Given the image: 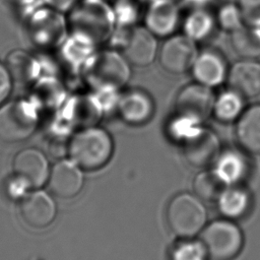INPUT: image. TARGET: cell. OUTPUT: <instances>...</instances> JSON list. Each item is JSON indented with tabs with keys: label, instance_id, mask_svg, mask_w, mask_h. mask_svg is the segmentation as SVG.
I'll use <instances>...</instances> for the list:
<instances>
[{
	"label": "cell",
	"instance_id": "cell-34",
	"mask_svg": "<svg viewBox=\"0 0 260 260\" xmlns=\"http://www.w3.org/2000/svg\"><path fill=\"white\" fill-rule=\"evenodd\" d=\"M12 87V78L5 64L0 63V106L8 98Z\"/></svg>",
	"mask_w": 260,
	"mask_h": 260
},
{
	"label": "cell",
	"instance_id": "cell-27",
	"mask_svg": "<svg viewBox=\"0 0 260 260\" xmlns=\"http://www.w3.org/2000/svg\"><path fill=\"white\" fill-rule=\"evenodd\" d=\"M215 23L213 15L203 7H195L184 19L183 34L196 43L206 39Z\"/></svg>",
	"mask_w": 260,
	"mask_h": 260
},
{
	"label": "cell",
	"instance_id": "cell-5",
	"mask_svg": "<svg viewBox=\"0 0 260 260\" xmlns=\"http://www.w3.org/2000/svg\"><path fill=\"white\" fill-rule=\"evenodd\" d=\"M166 219L171 232L181 239H192L206 225L207 210L196 195L180 193L169 202Z\"/></svg>",
	"mask_w": 260,
	"mask_h": 260
},
{
	"label": "cell",
	"instance_id": "cell-23",
	"mask_svg": "<svg viewBox=\"0 0 260 260\" xmlns=\"http://www.w3.org/2000/svg\"><path fill=\"white\" fill-rule=\"evenodd\" d=\"M249 193L236 185L228 186L217 199L219 212L225 218H239L243 216L250 206Z\"/></svg>",
	"mask_w": 260,
	"mask_h": 260
},
{
	"label": "cell",
	"instance_id": "cell-19",
	"mask_svg": "<svg viewBox=\"0 0 260 260\" xmlns=\"http://www.w3.org/2000/svg\"><path fill=\"white\" fill-rule=\"evenodd\" d=\"M237 140L247 152L260 154V104L244 110L237 120Z\"/></svg>",
	"mask_w": 260,
	"mask_h": 260
},
{
	"label": "cell",
	"instance_id": "cell-24",
	"mask_svg": "<svg viewBox=\"0 0 260 260\" xmlns=\"http://www.w3.org/2000/svg\"><path fill=\"white\" fill-rule=\"evenodd\" d=\"M231 35V44L237 54L245 59L260 55V27L243 24Z\"/></svg>",
	"mask_w": 260,
	"mask_h": 260
},
{
	"label": "cell",
	"instance_id": "cell-1",
	"mask_svg": "<svg viewBox=\"0 0 260 260\" xmlns=\"http://www.w3.org/2000/svg\"><path fill=\"white\" fill-rule=\"evenodd\" d=\"M69 35L98 47L110 41L116 31L114 8L106 0H78L68 11Z\"/></svg>",
	"mask_w": 260,
	"mask_h": 260
},
{
	"label": "cell",
	"instance_id": "cell-35",
	"mask_svg": "<svg viewBox=\"0 0 260 260\" xmlns=\"http://www.w3.org/2000/svg\"><path fill=\"white\" fill-rule=\"evenodd\" d=\"M27 189L28 186L14 175L11 180H8V185L6 186V192L12 198H23L26 195Z\"/></svg>",
	"mask_w": 260,
	"mask_h": 260
},
{
	"label": "cell",
	"instance_id": "cell-11",
	"mask_svg": "<svg viewBox=\"0 0 260 260\" xmlns=\"http://www.w3.org/2000/svg\"><path fill=\"white\" fill-rule=\"evenodd\" d=\"M13 175L28 188H40L49 179V164L44 153L35 148L20 150L13 158Z\"/></svg>",
	"mask_w": 260,
	"mask_h": 260
},
{
	"label": "cell",
	"instance_id": "cell-8",
	"mask_svg": "<svg viewBox=\"0 0 260 260\" xmlns=\"http://www.w3.org/2000/svg\"><path fill=\"white\" fill-rule=\"evenodd\" d=\"M215 96L212 88L198 82L185 85L175 100V115L189 118L202 124L213 113Z\"/></svg>",
	"mask_w": 260,
	"mask_h": 260
},
{
	"label": "cell",
	"instance_id": "cell-10",
	"mask_svg": "<svg viewBox=\"0 0 260 260\" xmlns=\"http://www.w3.org/2000/svg\"><path fill=\"white\" fill-rule=\"evenodd\" d=\"M181 143L185 160L197 169H205L213 165L221 153L217 134L208 128H199Z\"/></svg>",
	"mask_w": 260,
	"mask_h": 260
},
{
	"label": "cell",
	"instance_id": "cell-13",
	"mask_svg": "<svg viewBox=\"0 0 260 260\" xmlns=\"http://www.w3.org/2000/svg\"><path fill=\"white\" fill-rule=\"evenodd\" d=\"M180 21V9L175 0H152L144 14V26L157 38L172 36Z\"/></svg>",
	"mask_w": 260,
	"mask_h": 260
},
{
	"label": "cell",
	"instance_id": "cell-14",
	"mask_svg": "<svg viewBox=\"0 0 260 260\" xmlns=\"http://www.w3.org/2000/svg\"><path fill=\"white\" fill-rule=\"evenodd\" d=\"M19 214L28 226L44 229L53 222L56 216V205L46 192L34 191L21 199Z\"/></svg>",
	"mask_w": 260,
	"mask_h": 260
},
{
	"label": "cell",
	"instance_id": "cell-28",
	"mask_svg": "<svg viewBox=\"0 0 260 260\" xmlns=\"http://www.w3.org/2000/svg\"><path fill=\"white\" fill-rule=\"evenodd\" d=\"M228 185L211 170L199 172L193 180V190L195 195L202 201H217Z\"/></svg>",
	"mask_w": 260,
	"mask_h": 260
},
{
	"label": "cell",
	"instance_id": "cell-12",
	"mask_svg": "<svg viewBox=\"0 0 260 260\" xmlns=\"http://www.w3.org/2000/svg\"><path fill=\"white\" fill-rule=\"evenodd\" d=\"M150 30L143 26H133L124 42V56L137 67L150 65L157 55V41Z\"/></svg>",
	"mask_w": 260,
	"mask_h": 260
},
{
	"label": "cell",
	"instance_id": "cell-39",
	"mask_svg": "<svg viewBox=\"0 0 260 260\" xmlns=\"http://www.w3.org/2000/svg\"><path fill=\"white\" fill-rule=\"evenodd\" d=\"M151 1H152V0H151ZM175 1H176V0H175Z\"/></svg>",
	"mask_w": 260,
	"mask_h": 260
},
{
	"label": "cell",
	"instance_id": "cell-31",
	"mask_svg": "<svg viewBox=\"0 0 260 260\" xmlns=\"http://www.w3.org/2000/svg\"><path fill=\"white\" fill-rule=\"evenodd\" d=\"M215 21L222 30L230 34L241 27L244 20L238 3L229 2L221 5L217 10Z\"/></svg>",
	"mask_w": 260,
	"mask_h": 260
},
{
	"label": "cell",
	"instance_id": "cell-2",
	"mask_svg": "<svg viewBox=\"0 0 260 260\" xmlns=\"http://www.w3.org/2000/svg\"><path fill=\"white\" fill-rule=\"evenodd\" d=\"M81 74L96 91L119 90L131 76L130 63L114 49L94 51L84 63Z\"/></svg>",
	"mask_w": 260,
	"mask_h": 260
},
{
	"label": "cell",
	"instance_id": "cell-26",
	"mask_svg": "<svg viewBox=\"0 0 260 260\" xmlns=\"http://www.w3.org/2000/svg\"><path fill=\"white\" fill-rule=\"evenodd\" d=\"M69 105L74 120H79L78 123L85 128L92 127L104 112V108L96 95H78L72 99Z\"/></svg>",
	"mask_w": 260,
	"mask_h": 260
},
{
	"label": "cell",
	"instance_id": "cell-32",
	"mask_svg": "<svg viewBox=\"0 0 260 260\" xmlns=\"http://www.w3.org/2000/svg\"><path fill=\"white\" fill-rule=\"evenodd\" d=\"M114 8L117 26L133 24L139 15L138 0H117Z\"/></svg>",
	"mask_w": 260,
	"mask_h": 260
},
{
	"label": "cell",
	"instance_id": "cell-22",
	"mask_svg": "<svg viewBox=\"0 0 260 260\" xmlns=\"http://www.w3.org/2000/svg\"><path fill=\"white\" fill-rule=\"evenodd\" d=\"M213 166V171L228 186L236 185L245 177L247 172L244 155L234 150L221 152Z\"/></svg>",
	"mask_w": 260,
	"mask_h": 260
},
{
	"label": "cell",
	"instance_id": "cell-7",
	"mask_svg": "<svg viewBox=\"0 0 260 260\" xmlns=\"http://www.w3.org/2000/svg\"><path fill=\"white\" fill-rule=\"evenodd\" d=\"M37 125L34 105L25 101H14L0 108V139L20 141L27 138Z\"/></svg>",
	"mask_w": 260,
	"mask_h": 260
},
{
	"label": "cell",
	"instance_id": "cell-18",
	"mask_svg": "<svg viewBox=\"0 0 260 260\" xmlns=\"http://www.w3.org/2000/svg\"><path fill=\"white\" fill-rule=\"evenodd\" d=\"M230 88L246 98H254L260 93V63L253 59L236 62L228 72Z\"/></svg>",
	"mask_w": 260,
	"mask_h": 260
},
{
	"label": "cell",
	"instance_id": "cell-33",
	"mask_svg": "<svg viewBox=\"0 0 260 260\" xmlns=\"http://www.w3.org/2000/svg\"><path fill=\"white\" fill-rule=\"evenodd\" d=\"M245 24L260 27V0H238Z\"/></svg>",
	"mask_w": 260,
	"mask_h": 260
},
{
	"label": "cell",
	"instance_id": "cell-38",
	"mask_svg": "<svg viewBox=\"0 0 260 260\" xmlns=\"http://www.w3.org/2000/svg\"><path fill=\"white\" fill-rule=\"evenodd\" d=\"M184 1L187 2L188 4L193 5L194 7H203L204 5H206L211 0H184Z\"/></svg>",
	"mask_w": 260,
	"mask_h": 260
},
{
	"label": "cell",
	"instance_id": "cell-29",
	"mask_svg": "<svg viewBox=\"0 0 260 260\" xmlns=\"http://www.w3.org/2000/svg\"><path fill=\"white\" fill-rule=\"evenodd\" d=\"M34 95L40 103H57L64 95V87L62 82L53 75L39 77L35 81Z\"/></svg>",
	"mask_w": 260,
	"mask_h": 260
},
{
	"label": "cell",
	"instance_id": "cell-15",
	"mask_svg": "<svg viewBox=\"0 0 260 260\" xmlns=\"http://www.w3.org/2000/svg\"><path fill=\"white\" fill-rule=\"evenodd\" d=\"M50 190L61 198L76 196L83 186L81 169L72 160L56 162L49 175Z\"/></svg>",
	"mask_w": 260,
	"mask_h": 260
},
{
	"label": "cell",
	"instance_id": "cell-30",
	"mask_svg": "<svg viewBox=\"0 0 260 260\" xmlns=\"http://www.w3.org/2000/svg\"><path fill=\"white\" fill-rule=\"evenodd\" d=\"M208 253L201 240L185 239L176 245L171 254V260H207Z\"/></svg>",
	"mask_w": 260,
	"mask_h": 260
},
{
	"label": "cell",
	"instance_id": "cell-9",
	"mask_svg": "<svg viewBox=\"0 0 260 260\" xmlns=\"http://www.w3.org/2000/svg\"><path fill=\"white\" fill-rule=\"evenodd\" d=\"M196 42L184 34L172 35L162 44L158 59L160 66L172 74L189 71L198 56Z\"/></svg>",
	"mask_w": 260,
	"mask_h": 260
},
{
	"label": "cell",
	"instance_id": "cell-36",
	"mask_svg": "<svg viewBox=\"0 0 260 260\" xmlns=\"http://www.w3.org/2000/svg\"><path fill=\"white\" fill-rule=\"evenodd\" d=\"M77 1L78 0H44L48 6L63 13L68 12L77 3Z\"/></svg>",
	"mask_w": 260,
	"mask_h": 260
},
{
	"label": "cell",
	"instance_id": "cell-6",
	"mask_svg": "<svg viewBox=\"0 0 260 260\" xmlns=\"http://www.w3.org/2000/svg\"><path fill=\"white\" fill-rule=\"evenodd\" d=\"M200 240L212 260H233L244 246L242 230L230 218L216 219L206 224Z\"/></svg>",
	"mask_w": 260,
	"mask_h": 260
},
{
	"label": "cell",
	"instance_id": "cell-21",
	"mask_svg": "<svg viewBox=\"0 0 260 260\" xmlns=\"http://www.w3.org/2000/svg\"><path fill=\"white\" fill-rule=\"evenodd\" d=\"M12 81L15 80L20 83L35 82L41 74V62L31 54L23 50L11 51L5 61Z\"/></svg>",
	"mask_w": 260,
	"mask_h": 260
},
{
	"label": "cell",
	"instance_id": "cell-3",
	"mask_svg": "<svg viewBox=\"0 0 260 260\" xmlns=\"http://www.w3.org/2000/svg\"><path fill=\"white\" fill-rule=\"evenodd\" d=\"M70 158L80 169L96 171L105 167L114 152L111 135L98 127H86L76 133L68 146Z\"/></svg>",
	"mask_w": 260,
	"mask_h": 260
},
{
	"label": "cell",
	"instance_id": "cell-16",
	"mask_svg": "<svg viewBox=\"0 0 260 260\" xmlns=\"http://www.w3.org/2000/svg\"><path fill=\"white\" fill-rule=\"evenodd\" d=\"M117 110L121 119L127 124L142 125L152 117L154 104L144 90L132 89L120 95Z\"/></svg>",
	"mask_w": 260,
	"mask_h": 260
},
{
	"label": "cell",
	"instance_id": "cell-25",
	"mask_svg": "<svg viewBox=\"0 0 260 260\" xmlns=\"http://www.w3.org/2000/svg\"><path fill=\"white\" fill-rule=\"evenodd\" d=\"M245 110V98L230 88L215 96L213 106L214 117L224 123L236 121Z\"/></svg>",
	"mask_w": 260,
	"mask_h": 260
},
{
	"label": "cell",
	"instance_id": "cell-4",
	"mask_svg": "<svg viewBox=\"0 0 260 260\" xmlns=\"http://www.w3.org/2000/svg\"><path fill=\"white\" fill-rule=\"evenodd\" d=\"M30 43L42 51H56L69 36L67 16L50 6L31 10L26 21Z\"/></svg>",
	"mask_w": 260,
	"mask_h": 260
},
{
	"label": "cell",
	"instance_id": "cell-37",
	"mask_svg": "<svg viewBox=\"0 0 260 260\" xmlns=\"http://www.w3.org/2000/svg\"><path fill=\"white\" fill-rule=\"evenodd\" d=\"M9 6L22 9V10H31V7L35 5L37 0H4Z\"/></svg>",
	"mask_w": 260,
	"mask_h": 260
},
{
	"label": "cell",
	"instance_id": "cell-20",
	"mask_svg": "<svg viewBox=\"0 0 260 260\" xmlns=\"http://www.w3.org/2000/svg\"><path fill=\"white\" fill-rule=\"evenodd\" d=\"M95 50L96 47L69 35L55 52L57 53V62L61 68L70 73H77L81 72L84 63Z\"/></svg>",
	"mask_w": 260,
	"mask_h": 260
},
{
	"label": "cell",
	"instance_id": "cell-17",
	"mask_svg": "<svg viewBox=\"0 0 260 260\" xmlns=\"http://www.w3.org/2000/svg\"><path fill=\"white\" fill-rule=\"evenodd\" d=\"M190 71L196 82L210 88L221 84L229 72L223 57L213 51L199 53Z\"/></svg>",
	"mask_w": 260,
	"mask_h": 260
}]
</instances>
